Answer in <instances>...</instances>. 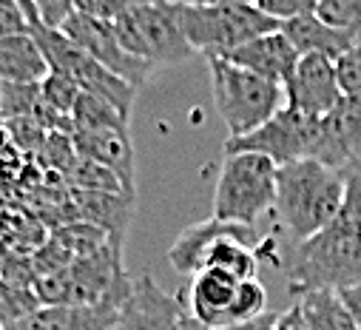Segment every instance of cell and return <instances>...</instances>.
Returning a JSON list of instances; mask_svg holds the SVG:
<instances>
[{"mask_svg":"<svg viewBox=\"0 0 361 330\" xmlns=\"http://www.w3.org/2000/svg\"><path fill=\"white\" fill-rule=\"evenodd\" d=\"M347 191L341 211L316 236L299 242L288 291L293 299L310 291H341L361 285V171L344 174Z\"/></svg>","mask_w":361,"mask_h":330,"instance_id":"6da1fadb","label":"cell"},{"mask_svg":"<svg viewBox=\"0 0 361 330\" xmlns=\"http://www.w3.org/2000/svg\"><path fill=\"white\" fill-rule=\"evenodd\" d=\"M347 180L322 159H296L276 171V202L274 214L279 225L305 242L324 231L341 211Z\"/></svg>","mask_w":361,"mask_h":330,"instance_id":"7a4b0ae2","label":"cell"},{"mask_svg":"<svg viewBox=\"0 0 361 330\" xmlns=\"http://www.w3.org/2000/svg\"><path fill=\"white\" fill-rule=\"evenodd\" d=\"M134 279L123 265V245L109 242L92 257H77L71 265L35 282L43 307H94L120 302L131 293Z\"/></svg>","mask_w":361,"mask_h":330,"instance_id":"3957f363","label":"cell"},{"mask_svg":"<svg viewBox=\"0 0 361 330\" xmlns=\"http://www.w3.org/2000/svg\"><path fill=\"white\" fill-rule=\"evenodd\" d=\"M214 109L228 128V140L245 137L285 109V89L222 57H208Z\"/></svg>","mask_w":361,"mask_h":330,"instance_id":"277c9868","label":"cell"},{"mask_svg":"<svg viewBox=\"0 0 361 330\" xmlns=\"http://www.w3.org/2000/svg\"><path fill=\"white\" fill-rule=\"evenodd\" d=\"M276 171L279 165L262 154L233 151L225 154L222 171L214 188L216 219L239 228H253L276 202Z\"/></svg>","mask_w":361,"mask_h":330,"instance_id":"5b68a950","label":"cell"},{"mask_svg":"<svg viewBox=\"0 0 361 330\" xmlns=\"http://www.w3.org/2000/svg\"><path fill=\"white\" fill-rule=\"evenodd\" d=\"M117 37L128 54L145 60L148 66H176L191 60L197 51L183 35L179 26L176 0H162V4H142L131 6L114 20Z\"/></svg>","mask_w":361,"mask_h":330,"instance_id":"8992f818","label":"cell"},{"mask_svg":"<svg viewBox=\"0 0 361 330\" xmlns=\"http://www.w3.org/2000/svg\"><path fill=\"white\" fill-rule=\"evenodd\" d=\"M179 9V26H183L185 40L194 51H202L205 57H225L228 51L245 46L247 40L279 32L282 23L259 12L253 4L242 6H185Z\"/></svg>","mask_w":361,"mask_h":330,"instance_id":"52a82bcc","label":"cell"},{"mask_svg":"<svg viewBox=\"0 0 361 330\" xmlns=\"http://www.w3.org/2000/svg\"><path fill=\"white\" fill-rule=\"evenodd\" d=\"M32 35L40 43V49H43L51 71H60V74L71 77L77 86H80L82 94H94V97L106 100L123 117L131 120V109H134V97H137V89L131 86V82H126L123 77L111 74L94 57H88L60 29H46V26L37 23V26H32Z\"/></svg>","mask_w":361,"mask_h":330,"instance_id":"ba28073f","label":"cell"},{"mask_svg":"<svg viewBox=\"0 0 361 330\" xmlns=\"http://www.w3.org/2000/svg\"><path fill=\"white\" fill-rule=\"evenodd\" d=\"M319 142H322V120L299 114V111L285 106L256 131L236 137V140H228L225 154H233V151L262 154L267 159H274L282 169V165L296 162V159H310V157L316 159Z\"/></svg>","mask_w":361,"mask_h":330,"instance_id":"9c48e42d","label":"cell"},{"mask_svg":"<svg viewBox=\"0 0 361 330\" xmlns=\"http://www.w3.org/2000/svg\"><path fill=\"white\" fill-rule=\"evenodd\" d=\"M71 43H77L88 57H94L100 66H106L111 74L123 77L126 82H131L134 89L145 86L154 66H148L145 60H137L134 54H128L117 37V29L111 20H97L88 18L82 12H74L63 29H60Z\"/></svg>","mask_w":361,"mask_h":330,"instance_id":"30bf717a","label":"cell"},{"mask_svg":"<svg viewBox=\"0 0 361 330\" xmlns=\"http://www.w3.org/2000/svg\"><path fill=\"white\" fill-rule=\"evenodd\" d=\"M282 89L288 109L316 120L327 117L344 100L336 77V60L322 54H302Z\"/></svg>","mask_w":361,"mask_h":330,"instance_id":"8fae6325","label":"cell"},{"mask_svg":"<svg viewBox=\"0 0 361 330\" xmlns=\"http://www.w3.org/2000/svg\"><path fill=\"white\" fill-rule=\"evenodd\" d=\"M188 307L183 299L165 293L151 276H137L131 293L117 310L111 330H179Z\"/></svg>","mask_w":361,"mask_h":330,"instance_id":"7c38bea8","label":"cell"},{"mask_svg":"<svg viewBox=\"0 0 361 330\" xmlns=\"http://www.w3.org/2000/svg\"><path fill=\"white\" fill-rule=\"evenodd\" d=\"M316 159L341 174L361 171V97H344L327 117H322Z\"/></svg>","mask_w":361,"mask_h":330,"instance_id":"4fadbf2b","label":"cell"},{"mask_svg":"<svg viewBox=\"0 0 361 330\" xmlns=\"http://www.w3.org/2000/svg\"><path fill=\"white\" fill-rule=\"evenodd\" d=\"M74 148L82 159H92L103 169L114 171L128 194H134V145L128 126H103L71 131Z\"/></svg>","mask_w":361,"mask_h":330,"instance_id":"5bb4252c","label":"cell"},{"mask_svg":"<svg viewBox=\"0 0 361 330\" xmlns=\"http://www.w3.org/2000/svg\"><path fill=\"white\" fill-rule=\"evenodd\" d=\"M299 51L296 46L285 37V32H267V35H259L253 40H247L245 46L228 51L222 60L245 68V71H253L270 82H279V86H285L288 77L293 74L296 63H299Z\"/></svg>","mask_w":361,"mask_h":330,"instance_id":"9a60e30c","label":"cell"},{"mask_svg":"<svg viewBox=\"0 0 361 330\" xmlns=\"http://www.w3.org/2000/svg\"><path fill=\"white\" fill-rule=\"evenodd\" d=\"M233 291H236L233 276H228L225 271H216V268H202L191 276L185 307L200 324H205L211 330L225 327Z\"/></svg>","mask_w":361,"mask_h":330,"instance_id":"2e32d148","label":"cell"},{"mask_svg":"<svg viewBox=\"0 0 361 330\" xmlns=\"http://www.w3.org/2000/svg\"><path fill=\"white\" fill-rule=\"evenodd\" d=\"M247 228H239V225H228L216 216L211 219H202V222H194L188 225L185 231H179V236L173 239V245L168 248V262L176 274L183 276H194L197 271L205 268V259L211 254V248L222 239V236H231V233H242Z\"/></svg>","mask_w":361,"mask_h":330,"instance_id":"e0dca14e","label":"cell"},{"mask_svg":"<svg viewBox=\"0 0 361 330\" xmlns=\"http://www.w3.org/2000/svg\"><path fill=\"white\" fill-rule=\"evenodd\" d=\"M123 302L126 299L94 307H40L4 330H111Z\"/></svg>","mask_w":361,"mask_h":330,"instance_id":"ac0fdd59","label":"cell"},{"mask_svg":"<svg viewBox=\"0 0 361 330\" xmlns=\"http://www.w3.org/2000/svg\"><path fill=\"white\" fill-rule=\"evenodd\" d=\"M282 32L296 46L299 54H322L330 60H338L361 35V32L336 29V26L324 23L319 15H305V18L288 20V23H282Z\"/></svg>","mask_w":361,"mask_h":330,"instance_id":"d6986e66","label":"cell"},{"mask_svg":"<svg viewBox=\"0 0 361 330\" xmlns=\"http://www.w3.org/2000/svg\"><path fill=\"white\" fill-rule=\"evenodd\" d=\"M51 66L32 32L0 37V82H43Z\"/></svg>","mask_w":361,"mask_h":330,"instance_id":"ffe728a7","label":"cell"},{"mask_svg":"<svg viewBox=\"0 0 361 330\" xmlns=\"http://www.w3.org/2000/svg\"><path fill=\"white\" fill-rule=\"evenodd\" d=\"M74 208H80V216L85 222H94L109 236L123 245L126 242V228L134 214V197L131 194H88V191H74Z\"/></svg>","mask_w":361,"mask_h":330,"instance_id":"44dd1931","label":"cell"},{"mask_svg":"<svg viewBox=\"0 0 361 330\" xmlns=\"http://www.w3.org/2000/svg\"><path fill=\"white\" fill-rule=\"evenodd\" d=\"M276 248L274 239L270 242H262L259 248H250L245 245L242 233H231V236H222L205 259V268H216V271H225L228 276H233L236 282L242 279H259V259H262V251H270Z\"/></svg>","mask_w":361,"mask_h":330,"instance_id":"7402d4cb","label":"cell"},{"mask_svg":"<svg viewBox=\"0 0 361 330\" xmlns=\"http://www.w3.org/2000/svg\"><path fill=\"white\" fill-rule=\"evenodd\" d=\"M307 330H358L338 291H310L296 299Z\"/></svg>","mask_w":361,"mask_h":330,"instance_id":"603a6c76","label":"cell"},{"mask_svg":"<svg viewBox=\"0 0 361 330\" xmlns=\"http://www.w3.org/2000/svg\"><path fill=\"white\" fill-rule=\"evenodd\" d=\"M40 106H43L40 82H26V86L0 82V126H6L9 120L18 117H37Z\"/></svg>","mask_w":361,"mask_h":330,"instance_id":"cb8c5ba5","label":"cell"},{"mask_svg":"<svg viewBox=\"0 0 361 330\" xmlns=\"http://www.w3.org/2000/svg\"><path fill=\"white\" fill-rule=\"evenodd\" d=\"M68 183L74 191H88V194H128L114 171L103 169V165H97L92 159H82V157L74 165V171L68 174Z\"/></svg>","mask_w":361,"mask_h":330,"instance_id":"d4e9b609","label":"cell"},{"mask_svg":"<svg viewBox=\"0 0 361 330\" xmlns=\"http://www.w3.org/2000/svg\"><path fill=\"white\" fill-rule=\"evenodd\" d=\"M40 307L43 305H40L35 288L0 279V330L15 324V322H20L23 316H29V313H35Z\"/></svg>","mask_w":361,"mask_h":330,"instance_id":"484cf974","label":"cell"},{"mask_svg":"<svg viewBox=\"0 0 361 330\" xmlns=\"http://www.w3.org/2000/svg\"><path fill=\"white\" fill-rule=\"evenodd\" d=\"M267 313V291L259 279H242L236 282L231 307H228V324L233 322H250L256 316Z\"/></svg>","mask_w":361,"mask_h":330,"instance_id":"4316f807","label":"cell"},{"mask_svg":"<svg viewBox=\"0 0 361 330\" xmlns=\"http://www.w3.org/2000/svg\"><path fill=\"white\" fill-rule=\"evenodd\" d=\"M80 94H82V92H80L77 82H74L71 77L60 74V71H49V77L40 82V97H43V103H46L54 114L68 117V120H71V111H74Z\"/></svg>","mask_w":361,"mask_h":330,"instance_id":"83f0119b","label":"cell"},{"mask_svg":"<svg viewBox=\"0 0 361 330\" xmlns=\"http://www.w3.org/2000/svg\"><path fill=\"white\" fill-rule=\"evenodd\" d=\"M316 15L344 32H361V0H319Z\"/></svg>","mask_w":361,"mask_h":330,"instance_id":"f1b7e54d","label":"cell"},{"mask_svg":"<svg viewBox=\"0 0 361 330\" xmlns=\"http://www.w3.org/2000/svg\"><path fill=\"white\" fill-rule=\"evenodd\" d=\"M336 77H338V89L344 97H361V35L336 60Z\"/></svg>","mask_w":361,"mask_h":330,"instance_id":"f546056e","label":"cell"},{"mask_svg":"<svg viewBox=\"0 0 361 330\" xmlns=\"http://www.w3.org/2000/svg\"><path fill=\"white\" fill-rule=\"evenodd\" d=\"M253 6L267 18H274L276 23H288L305 15H316L319 0H253Z\"/></svg>","mask_w":361,"mask_h":330,"instance_id":"4dcf8cb0","label":"cell"},{"mask_svg":"<svg viewBox=\"0 0 361 330\" xmlns=\"http://www.w3.org/2000/svg\"><path fill=\"white\" fill-rule=\"evenodd\" d=\"M37 23L46 29H63V23L74 15V0H32Z\"/></svg>","mask_w":361,"mask_h":330,"instance_id":"1f68e13d","label":"cell"},{"mask_svg":"<svg viewBox=\"0 0 361 330\" xmlns=\"http://www.w3.org/2000/svg\"><path fill=\"white\" fill-rule=\"evenodd\" d=\"M32 32V20L18 0H0V37Z\"/></svg>","mask_w":361,"mask_h":330,"instance_id":"d6a6232c","label":"cell"},{"mask_svg":"<svg viewBox=\"0 0 361 330\" xmlns=\"http://www.w3.org/2000/svg\"><path fill=\"white\" fill-rule=\"evenodd\" d=\"M131 6H134L131 0H74V12H82L97 20H111V23Z\"/></svg>","mask_w":361,"mask_h":330,"instance_id":"836d02e7","label":"cell"},{"mask_svg":"<svg viewBox=\"0 0 361 330\" xmlns=\"http://www.w3.org/2000/svg\"><path fill=\"white\" fill-rule=\"evenodd\" d=\"M276 322H279V313L267 310L250 322H233V324H225V327H216V330H276Z\"/></svg>","mask_w":361,"mask_h":330,"instance_id":"e575fe53","label":"cell"},{"mask_svg":"<svg viewBox=\"0 0 361 330\" xmlns=\"http://www.w3.org/2000/svg\"><path fill=\"white\" fill-rule=\"evenodd\" d=\"M338 296H341L344 307L350 310V316H353L355 327L361 330V285H350V288H341V291H338Z\"/></svg>","mask_w":361,"mask_h":330,"instance_id":"d590c367","label":"cell"},{"mask_svg":"<svg viewBox=\"0 0 361 330\" xmlns=\"http://www.w3.org/2000/svg\"><path fill=\"white\" fill-rule=\"evenodd\" d=\"M276 330H307V327H305V319H302V307H299V302H296V299L290 302V307H288V310H282V313H279Z\"/></svg>","mask_w":361,"mask_h":330,"instance_id":"8d00e7d4","label":"cell"},{"mask_svg":"<svg viewBox=\"0 0 361 330\" xmlns=\"http://www.w3.org/2000/svg\"><path fill=\"white\" fill-rule=\"evenodd\" d=\"M176 4H185V6H242V4H253V0H176Z\"/></svg>","mask_w":361,"mask_h":330,"instance_id":"74e56055","label":"cell"},{"mask_svg":"<svg viewBox=\"0 0 361 330\" xmlns=\"http://www.w3.org/2000/svg\"><path fill=\"white\" fill-rule=\"evenodd\" d=\"M18 4H20V6H23V12L29 15L32 26H37V15H35V6H32V0H18Z\"/></svg>","mask_w":361,"mask_h":330,"instance_id":"f35d334b","label":"cell"}]
</instances>
